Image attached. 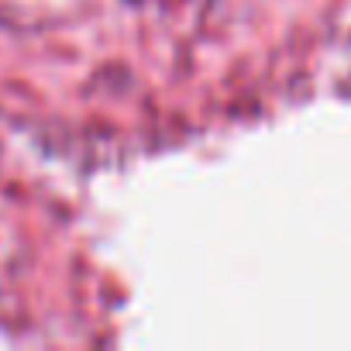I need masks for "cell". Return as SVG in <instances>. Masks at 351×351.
<instances>
[]
</instances>
